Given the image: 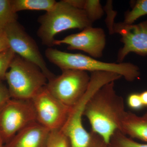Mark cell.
Returning <instances> with one entry per match:
<instances>
[{
	"label": "cell",
	"mask_w": 147,
	"mask_h": 147,
	"mask_svg": "<svg viewBox=\"0 0 147 147\" xmlns=\"http://www.w3.org/2000/svg\"><path fill=\"white\" fill-rule=\"evenodd\" d=\"M126 112L123 98L117 93L115 82H112L104 85L90 98L83 116L89 121L92 131L102 137L108 146L115 132L119 130Z\"/></svg>",
	"instance_id": "cell-1"
},
{
	"label": "cell",
	"mask_w": 147,
	"mask_h": 147,
	"mask_svg": "<svg viewBox=\"0 0 147 147\" xmlns=\"http://www.w3.org/2000/svg\"><path fill=\"white\" fill-rule=\"evenodd\" d=\"M117 79V74L111 72H92L86 92L79 102L71 107L68 117L61 129L68 138L70 147H108L98 134L85 129L82 117L86 104L92 96L104 85L115 82Z\"/></svg>",
	"instance_id": "cell-2"
},
{
	"label": "cell",
	"mask_w": 147,
	"mask_h": 147,
	"mask_svg": "<svg viewBox=\"0 0 147 147\" xmlns=\"http://www.w3.org/2000/svg\"><path fill=\"white\" fill-rule=\"evenodd\" d=\"M40 26L37 35L43 45L54 46L55 36L59 33L70 29L83 30L92 26L86 13L83 9L69 4L67 0L57 2L51 10L38 18Z\"/></svg>",
	"instance_id": "cell-3"
},
{
	"label": "cell",
	"mask_w": 147,
	"mask_h": 147,
	"mask_svg": "<svg viewBox=\"0 0 147 147\" xmlns=\"http://www.w3.org/2000/svg\"><path fill=\"white\" fill-rule=\"evenodd\" d=\"M46 58L62 70L75 69L93 72L107 71L119 74L127 82H131L140 75L138 66L130 63H113L101 61L80 53L63 52L53 47L45 51Z\"/></svg>",
	"instance_id": "cell-4"
},
{
	"label": "cell",
	"mask_w": 147,
	"mask_h": 147,
	"mask_svg": "<svg viewBox=\"0 0 147 147\" xmlns=\"http://www.w3.org/2000/svg\"><path fill=\"white\" fill-rule=\"evenodd\" d=\"M9 69L5 80L11 98L31 100L48 82L37 65L16 54Z\"/></svg>",
	"instance_id": "cell-5"
},
{
	"label": "cell",
	"mask_w": 147,
	"mask_h": 147,
	"mask_svg": "<svg viewBox=\"0 0 147 147\" xmlns=\"http://www.w3.org/2000/svg\"><path fill=\"white\" fill-rule=\"evenodd\" d=\"M90 80V76L87 71L65 69L60 75L48 80L46 88L53 96L71 108L86 93Z\"/></svg>",
	"instance_id": "cell-6"
},
{
	"label": "cell",
	"mask_w": 147,
	"mask_h": 147,
	"mask_svg": "<svg viewBox=\"0 0 147 147\" xmlns=\"http://www.w3.org/2000/svg\"><path fill=\"white\" fill-rule=\"evenodd\" d=\"M36 121L31 100L11 98L0 109V136L6 144L21 129Z\"/></svg>",
	"instance_id": "cell-7"
},
{
	"label": "cell",
	"mask_w": 147,
	"mask_h": 147,
	"mask_svg": "<svg viewBox=\"0 0 147 147\" xmlns=\"http://www.w3.org/2000/svg\"><path fill=\"white\" fill-rule=\"evenodd\" d=\"M31 100L38 122L50 131L61 129L68 117L71 108L53 96L46 86Z\"/></svg>",
	"instance_id": "cell-8"
},
{
	"label": "cell",
	"mask_w": 147,
	"mask_h": 147,
	"mask_svg": "<svg viewBox=\"0 0 147 147\" xmlns=\"http://www.w3.org/2000/svg\"><path fill=\"white\" fill-rule=\"evenodd\" d=\"M9 47L16 55L37 65L47 76L48 81L55 75L47 67L36 42L17 21L4 30Z\"/></svg>",
	"instance_id": "cell-9"
},
{
	"label": "cell",
	"mask_w": 147,
	"mask_h": 147,
	"mask_svg": "<svg viewBox=\"0 0 147 147\" xmlns=\"http://www.w3.org/2000/svg\"><path fill=\"white\" fill-rule=\"evenodd\" d=\"M119 34L123 46L119 50L117 62H123L126 56L134 53L140 56L147 55V20L138 24L123 22L114 24L113 33Z\"/></svg>",
	"instance_id": "cell-10"
},
{
	"label": "cell",
	"mask_w": 147,
	"mask_h": 147,
	"mask_svg": "<svg viewBox=\"0 0 147 147\" xmlns=\"http://www.w3.org/2000/svg\"><path fill=\"white\" fill-rule=\"evenodd\" d=\"M66 44L69 50H79L92 57H102L106 45V35L100 28L87 27L82 31L72 34L61 40H55L54 45Z\"/></svg>",
	"instance_id": "cell-11"
},
{
	"label": "cell",
	"mask_w": 147,
	"mask_h": 147,
	"mask_svg": "<svg viewBox=\"0 0 147 147\" xmlns=\"http://www.w3.org/2000/svg\"><path fill=\"white\" fill-rule=\"evenodd\" d=\"M50 132L35 121L18 131L4 147H45Z\"/></svg>",
	"instance_id": "cell-12"
},
{
	"label": "cell",
	"mask_w": 147,
	"mask_h": 147,
	"mask_svg": "<svg viewBox=\"0 0 147 147\" xmlns=\"http://www.w3.org/2000/svg\"><path fill=\"white\" fill-rule=\"evenodd\" d=\"M120 131L126 136L147 144V119L126 112L121 122Z\"/></svg>",
	"instance_id": "cell-13"
},
{
	"label": "cell",
	"mask_w": 147,
	"mask_h": 147,
	"mask_svg": "<svg viewBox=\"0 0 147 147\" xmlns=\"http://www.w3.org/2000/svg\"><path fill=\"white\" fill-rule=\"evenodd\" d=\"M13 11L17 13L23 10H51L55 6V0H11Z\"/></svg>",
	"instance_id": "cell-14"
},
{
	"label": "cell",
	"mask_w": 147,
	"mask_h": 147,
	"mask_svg": "<svg viewBox=\"0 0 147 147\" xmlns=\"http://www.w3.org/2000/svg\"><path fill=\"white\" fill-rule=\"evenodd\" d=\"M17 13L13 11L11 0H0V30L17 21Z\"/></svg>",
	"instance_id": "cell-15"
},
{
	"label": "cell",
	"mask_w": 147,
	"mask_h": 147,
	"mask_svg": "<svg viewBox=\"0 0 147 147\" xmlns=\"http://www.w3.org/2000/svg\"><path fill=\"white\" fill-rule=\"evenodd\" d=\"M132 5L131 10L125 14V24H133L139 18L147 14V0H138Z\"/></svg>",
	"instance_id": "cell-16"
},
{
	"label": "cell",
	"mask_w": 147,
	"mask_h": 147,
	"mask_svg": "<svg viewBox=\"0 0 147 147\" xmlns=\"http://www.w3.org/2000/svg\"><path fill=\"white\" fill-rule=\"evenodd\" d=\"M108 147H147V144H142L117 130L113 135Z\"/></svg>",
	"instance_id": "cell-17"
},
{
	"label": "cell",
	"mask_w": 147,
	"mask_h": 147,
	"mask_svg": "<svg viewBox=\"0 0 147 147\" xmlns=\"http://www.w3.org/2000/svg\"><path fill=\"white\" fill-rule=\"evenodd\" d=\"M83 9L92 24L101 18L104 13L100 1L98 0H85Z\"/></svg>",
	"instance_id": "cell-18"
},
{
	"label": "cell",
	"mask_w": 147,
	"mask_h": 147,
	"mask_svg": "<svg viewBox=\"0 0 147 147\" xmlns=\"http://www.w3.org/2000/svg\"><path fill=\"white\" fill-rule=\"evenodd\" d=\"M45 147H70L67 137L60 130L50 131Z\"/></svg>",
	"instance_id": "cell-19"
},
{
	"label": "cell",
	"mask_w": 147,
	"mask_h": 147,
	"mask_svg": "<svg viewBox=\"0 0 147 147\" xmlns=\"http://www.w3.org/2000/svg\"><path fill=\"white\" fill-rule=\"evenodd\" d=\"M15 55L10 48L0 53V81L5 80L6 74Z\"/></svg>",
	"instance_id": "cell-20"
},
{
	"label": "cell",
	"mask_w": 147,
	"mask_h": 147,
	"mask_svg": "<svg viewBox=\"0 0 147 147\" xmlns=\"http://www.w3.org/2000/svg\"><path fill=\"white\" fill-rule=\"evenodd\" d=\"M127 103L129 107L132 110H140L144 107L142 103L140 93H138L130 94L127 97Z\"/></svg>",
	"instance_id": "cell-21"
},
{
	"label": "cell",
	"mask_w": 147,
	"mask_h": 147,
	"mask_svg": "<svg viewBox=\"0 0 147 147\" xmlns=\"http://www.w3.org/2000/svg\"><path fill=\"white\" fill-rule=\"evenodd\" d=\"M11 98L8 88L0 81V109Z\"/></svg>",
	"instance_id": "cell-22"
},
{
	"label": "cell",
	"mask_w": 147,
	"mask_h": 147,
	"mask_svg": "<svg viewBox=\"0 0 147 147\" xmlns=\"http://www.w3.org/2000/svg\"><path fill=\"white\" fill-rule=\"evenodd\" d=\"M10 48L4 30H0V53Z\"/></svg>",
	"instance_id": "cell-23"
},
{
	"label": "cell",
	"mask_w": 147,
	"mask_h": 147,
	"mask_svg": "<svg viewBox=\"0 0 147 147\" xmlns=\"http://www.w3.org/2000/svg\"><path fill=\"white\" fill-rule=\"evenodd\" d=\"M140 94L144 107H147V90L142 92Z\"/></svg>",
	"instance_id": "cell-24"
},
{
	"label": "cell",
	"mask_w": 147,
	"mask_h": 147,
	"mask_svg": "<svg viewBox=\"0 0 147 147\" xmlns=\"http://www.w3.org/2000/svg\"><path fill=\"white\" fill-rule=\"evenodd\" d=\"M5 144L2 139L0 136V147H4Z\"/></svg>",
	"instance_id": "cell-25"
},
{
	"label": "cell",
	"mask_w": 147,
	"mask_h": 147,
	"mask_svg": "<svg viewBox=\"0 0 147 147\" xmlns=\"http://www.w3.org/2000/svg\"><path fill=\"white\" fill-rule=\"evenodd\" d=\"M143 117L147 119V112L144 115V116H143Z\"/></svg>",
	"instance_id": "cell-26"
}]
</instances>
